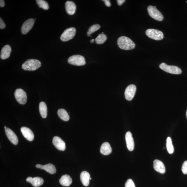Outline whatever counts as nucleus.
Segmentation results:
<instances>
[{"mask_svg": "<svg viewBox=\"0 0 187 187\" xmlns=\"http://www.w3.org/2000/svg\"><path fill=\"white\" fill-rule=\"evenodd\" d=\"M21 131L24 137L29 141H32L34 139V135L30 129L26 127H22L21 129Z\"/></svg>", "mask_w": 187, "mask_h": 187, "instance_id": "14", "label": "nucleus"}, {"mask_svg": "<svg viewBox=\"0 0 187 187\" xmlns=\"http://www.w3.org/2000/svg\"><path fill=\"white\" fill-rule=\"evenodd\" d=\"M125 186V187H135L134 182L131 179H129L127 180Z\"/></svg>", "mask_w": 187, "mask_h": 187, "instance_id": "29", "label": "nucleus"}, {"mask_svg": "<svg viewBox=\"0 0 187 187\" xmlns=\"http://www.w3.org/2000/svg\"><path fill=\"white\" fill-rule=\"evenodd\" d=\"M59 182L62 186H68L70 185L72 182V180L70 176L68 175L62 176L59 180Z\"/></svg>", "mask_w": 187, "mask_h": 187, "instance_id": "21", "label": "nucleus"}, {"mask_svg": "<svg viewBox=\"0 0 187 187\" xmlns=\"http://www.w3.org/2000/svg\"><path fill=\"white\" fill-rule=\"evenodd\" d=\"M34 22L35 20L33 18L29 19L26 21L21 27V33L23 34H26L28 33L33 27Z\"/></svg>", "mask_w": 187, "mask_h": 187, "instance_id": "10", "label": "nucleus"}, {"mask_svg": "<svg viewBox=\"0 0 187 187\" xmlns=\"http://www.w3.org/2000/svg\"><path fill=\"white\" fill-rule=\"evenodd\" d=\"M136 87L134 85L131 84L126 87L125 92V96L126 100H132L135 95Z\"/></svg>", "mask_w": 187, "mask_h": 187, "instance_id": "9", "label": "nucleus"}, {"mask_svg": "<svg viewBox=\"0 0 187 187\" xmlns=\"http://www.w3.org/2000/svg\"><path fill=\"white\" fill-rule=\"evenodd\" d=\"M182 171L184 174H187V160L185 161L183 164Z\"/></svg>", "mask_w": 187, "mask_h": 187, "instance_id": "30", "label": "nucleus"}, {"mask_svg": "<svg viewBox=\"0 0 187 187\" xmlns=\"http://www.w3.org/2000/svg\"><path fill=\"white\" fill-rule=\"evenodd\" d=\"M160 67L164 71L173 74H180L182 73V70L177 66L168 65L165 63H162L160 65Z\"/></svg>", "mask_w": 187, "mask_h": 187, "instance_id": "5", "label": "nucleus"}, {"mask_svg": "<svg viewBox=\"0 0 187 187\" xmlns=\"http://www.w3.org/2000/svg\"><path fill=\"white\" fill-rule=\"evenodd\" d=\"M15 96L19 103L25 104L27 103V94L22 89H16L15 92Z\"/></svg>", "mask_w": 187, "mask_h": 187, "instance_id": "8", "label": "nucleus"}, {"mask_svg": "<svg viewBox=\"0 0 187 187\" xmlns=\"http://www.w3.org/2000/svg\"><path fill=\"white\" fill-rule=\"evenodd\" d=\"M94 39H92L91 40V41H90V42H91V43H93L94 42Z\"/></svg>", "mask_w": 187, "mask_h": 187, "instance_id": "35", "label": "nucleus"}, {"mask_svg": "<svg viewBox=\"0 0 187 187\" xmlns=\"http://www.w3.org/2000/svg\"><path fill=\"white\" fill-rule=\"evenodd\" d=\"M147 10L149 16L154 20L162 21L164 19V17L160 11L157 9L156 6H148Z\"/></svg>", "mask_w": 187, "mask_h": 187, "instance_id": "3", "label": "nucleus"}, {"mask_svg": "<svg viewBox=\"0 0 187 187\" xmlns=\"http://www.w3.org/2000/svg\"><path fill=\"white\" fill-rule=\"evenodd\" d=\"M117 43L119 48L124 50H132L135 46L134 42L132 40L124 36L118 38Z\"/></svg>", "mask_w": 187, "mask_h": 187, "instance_id": "1", "label": "nucleus"}, {"mask_svg": "<svg viewBox=\"0 0 187 187\" xmlns=\"http://www.w3.org/2000/svg\"><path fill=\"white\" fill-rule=\"evenodd\" d=\"M107 39V36L105 34H100L96 38L95 41L97 44H103Z\"/></svg>", "mask_w": 187, "mask_h": 187, "instance_id": "26", "label": "nucleus"}, {"mask_svg": "<svg viewBox=\"0 0 187 187\" xmlns=\"http://www.w3.org/2000/svg\"><path fill=\"white\" fill-rule=\"evenodd\" d=\"M153 166L155 170L161 174H164L166 171V169L164 163L160 160H154Z\"/></svg>", "mask_w": 187, "mask_h": 187, "instance_id": "17", "label": "nucleus"}, {"mask_svg": "<svg viewBox=\"0 0 187 187\" xmlns=\"http://www.w3.org/2000/svg\"><path fill=\"white\" fill-rule=\"evenodd\" d=\"M68 61L69 63L75 66H83L86 64L84 57L80 55L72 56L69 58Z\"/></svg>", "mask_w": 187, "mask_h": 187, "instance_id": "6", "label": "nucleus"}, {"mask_svg": "<svg viewBox=\"0 0 187 187\" xmlns=\"http://www.w3.org/2000/svg\"><path fill=\"white\" fill-rule=\"evenodd\" d=\"M100 26L98 24H95L90 27L87 32V36L91 37V35L100 29Z\"/></svg>", "mask_w": 187, "mask_h": 187, "instance_id": "27", "label": "nucleus"}, {"mask_svg": "<svg viewBox=\"0 0 187 187\" xmlns=\"http://www.w3.org/2000/svg\"><path fill=\"white\" fill-rule=\"evenodd\" d=\"M166 148L168 152L170 154H172L174 152V148L170 137H168L166 140Z\"/></svg>", "mask_w": 187, "mask_h": 187, "instance_id": "25", "label": "nucleus"}, {"mask_svg": "<svg viewBox=\"0 0 187 187\" xmlns=\"http://www.w3.org/2000/svg\"><path fill=\"white\" fill-rule=\"evenodd\" d=\"M12 50L9 45H6L2 49L1 53V58L2 59L5 60L10 57Z\"/></svg>", "mask_w": 187, "mask_h": 187, "instance_id": "19", "label": "nucleus"}, {"mask_svg": "<svg viewBox=\"0 0 187 187\" xmlns=\"http://www.w3.org/2000/svg\"><path fill=\"white\" fill-rule=\"evenodd\" d=\"M36 167L37 168L44 170L47 172L51 174H54L56 172V169L53 165L51 164H48L46 165H42L39 164L36 165Z\"/></svg>", "mask_w": 187, "mask_h": 187, "instance_id": "15", "label": "nucleus"}, {"mask_svg": "<svg viewBox=\"0 0 187 187\" xmlns=\"http://www.w3.org/2000/svg\"><path fill=\"white\" fill-rule=\"evenodd\" d=\"M5 27V24L1 18H0V29H3Z\"/></svg>", "mask_w": 187, "mask_h": 187, "instance_id": "31", "label": "nucleus"}, {"mask_svg": "<svg viewBox=\"0 0 187 187\" xmlns=\"http://www.w3.org/2000/svg\"><path fill=\"white\" fill-rule=\"evenodd\" d=\"M91 179H92V178L91 177H90V180H91Z\"/></svg>", "mask_w": 187, "mask_h": 187, "instance_id": "37", "label": "nucleus"}, {"mask_svg": "<svg viewBox=\"0 0 187 187\" xmlns=\"http://www.w3.org/2000/svg\"><path fill=\"white\" fill-rule=\"evenodd\" d=\"M52 143L55 148L59 150L64 151L66 149L65 143L61 137L57 136L54 137Z\"/></svg>", "mask_w": 187, "mask_h": 187, "instance_id": "11", "label": "nucleus"}, {"mask_svg": "<svg viewBox=\"0 0 187 187\" xmlns=\"http://www.w3.org/2000/svg\"><path fill=\"white\" fill-rule=\"evenodd\" d=\"M5 2L3 0H1L0 1V6L1 7H3L5 6Z\"/></svg>", "mask_w": 187, "mask_h": 187, "instance_id": "34", "label": "nucleus"}, {"mask_svg": "<svg viewBox=\"0 0 187 187\" xmlns=\"http://www.w3.org/2000/svg\"><path fill=\"white\" fill-rule=\"evenodd\" d=\"M27 181L30 183L32 186L35 187H38L41 186L44 184V180L41 177H36L32 178L31 177H27Z\"/></svg>", "mask_w": 187, "mask_h": 187, "instance_id": "16", "label": "nucleus"}, {"mask_svg": "<svg viewBox=\"0 0 187 187\" xmlns=\"http://www.w3.org/2000/svg\"><path fill=\"white\" fill-rule=\"evenodd\" d=\"M146 34L148 37L155 40H161L164 38V34L158 30L148 29L146 32Z\"/></svg>", "mask_w": 187, "mask_h": 187, "instance_id": "4", "label": "nucleus"}, {"mask_svg": "<svg viewBox=\"0 0 187 187\" xmlns=\"http://www.w3.org/2000/svg\"><path fill=\"white\" fill-rule=\"evenodd\" d=\"M125 1V0H117V2L118 5L121 6Z\"/></svg>", "mask_w": 187, "mask_h": 187, "instance_id": "33", "label": "nucleus"}, {"mask_svg": "<svg viewBox=\"0 0 187 187\" xmlns=\"http://www.w3.org/2000/svg\"><path fill=\"white\" fill-rule=\"evenodd\" d=\"M103 1L104 2L105 5L107 6V7H110L111 6L110 1L109 0H104Z\"/></svg>", "mask_w": 187, "mask_h": 187, "instance_id": "32", "label": "nucleus"}, {"mask_svg": "<svg viewBox=\"0 0 187 187\" xmlns=\"http://www.w3.org/2000/svg\"><path fill=\"white\" fill-rule=\"evenodd\" d=\"M5 130L6 136L11 142L15 145L18 144V138L15 133L10 129L7 127L5 128Z\"/></svg>", "mask_w": 187, "mask_h": 187, "instance_id": "12", "label": "nucleus"}, {"mask_svg": "<svg viewBox=\"0 0 187 187\" xmlns=\"http://www.w3.org/2000/svg\"><path fill=\"white\" fill-rule=\"evenodd\" d=\"M125 138L127 147L129 151L134 150L135 147V143L132 133L130 132L126 133Z\"/></svg>", "mask_w": 187, "mask_h": 187, "instance_id": "13", "label": "nucleus"}, {"mask_svg": "<svg viewBox=\"0 0 187 187\" xmlns=\"http://www.w3.org/2000/svg\"><path fill=\"white\" fill-rule=\"evenodd\" d=\"M58 115L61 119L64 121H68L69 117L67 111L64 109H60L58 111Z\"/></svg>", "mask_w": 187, "mask_h": 187, "instance_id": "24", "label": "nucleus"}, {"mask_svg": "<svg viewBox=\"0 0 187 187\" xmlns=\"http://www.w3.org/2000/svg\"><path fill=\"white\" fill-rule=\"evenodd\" d=\"M76 33L75 28L72 27L65 30L61 36V39L62 41L66 42L71 40L74 37Z\"/></svg>", "mask_w": 187, "mask_h": 187, "instance_id": "7", "label": "nucleus"}, {"mask_svg": "<svg viewBox=\"0 0 187 187\" xmlns=\"http://www.w3.org/2000/svg\"><path fill=\"white\" fill-rule=\"evenodd\" d=\"M112 151V150L111 146L108 143H104L101 146L100 151L101 153L104 155H108L111 154Z\"/></svg>", "mask_w": 187, "mask_h": 187, "instance_id": "22", "label": "nucleus"}, {"mask_svg": "<svg viewBox=\"0 0 187 187\" xmlns=\"http://www.w3.org/2000/svg\"><path fill=\"white\" fill-rule=\"evenodd\" d=\"M65 8L66 12L68 14L73 15L76 11V6L73 1H68L65 3Z\"/></svg>", "mask_w": 187, "mask_h": 187, "instance_id": "18", "label": "nucleus"}, {"mask_svg": "<svg viewBox=\"0 0 187 187\" xmlns=\"http://www.w3.org/2000/svg\"><path fill=\"white\" fill-rule=\"evenodd\" d=\"M186 118L187 119V110L186 111Z\"/></svg>", "mask_w": 187, "mask_h": 187, "instance_id": "36", "label": "nucleus"}, {"mask_svg": "<svg viewBox=\"0 0 187 187\" xmlns=\"http://www.w3.org/2000/svg\"><path fill=\"white\" fill-rule=\"evenodd\" d=\"M41 66V63L38 60L30 59L27 60L22 65L23 69L25 70L34 71Z\"/></svg>", "mask_w": 187, "mask_h": 187, "instance_id": "2", "label": "nucleus"}, {"mask_svg": "<svg viewBox=\"0 0 187 187\" xmlns=\"http://www.w3.org/2000/svg\"><path fill=\"white\" fill-rule=\"evenodd\" d=\"M90 175L88 172L84 171L81 174L80 178L81 183L84 186H87L89 185Z\"/></svg>", "mask_w": 187, "mask_h": 187, "instance_id": "20", "label": "nucleus"}, {"mask_svg": "<svg viewBox=\"0 0 187 187\" xmlns=\"http://www.w3.org/2000/svg\"><path fill=\"white\" fill-rule=\"evenodd\" d=\"M40 113L43 118H46L47 115V108L46 103L44 102H41L39 104Z\"/></svg>", "mask_w": 187, "mask_h": 187, "instance_id": "23", "label": "nucleus"}, {"mask_svg": "<svg viewBox=\"0 0 187 187\" xmlns=\"http://www.w3.org/2000/svg\"><path fill=\"white\" fill-rule=\"evenodd\" d=\"M36 1L40 8H41L44 10L49 9V4L46 1L44 0H36Z\"/></svg>", "mask_w": 187, "mask_h": 187, "instance_id": "28", "label": "nucleus"}]
</instances>
